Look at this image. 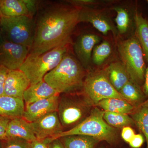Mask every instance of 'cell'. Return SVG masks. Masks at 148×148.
I'll return each mask as SVG.
<instances>
[{
    "instance_id": "3",
    "label": "cell",
    "mask_w": 148,
    "mask_h": 148,
    "mask_svg": "<svg viewBox=\"0 0 148 148\" xmlns=\"http://www.w3.org/2000/svg\"><path fill=\"white\" fill-rule=\"evenodd\" d=\"M70 42L40 54L29 53L19 70L24 72L31 84L43 80L48 73L59 64L68 52Z\"/></svg>"
},
{
    "instance_id": "8",
    "label": "cell",
    "mask_w": 148,
    "mask_h": 148,
    "mask_svg": "<svg viewBox=\"0 0 148 148\" xmlns=\"http://www.w3.org/2000/svg\"><path fill=\"white\" fill-rule=\"evenodd\" d=\"M30 48L4 40L0 43V66L9 70L19 68L26 60Z\"/></svg>"
},
{
    "instance_id": "21",
    "label": "cell",
    "mask_w": 148,
    "mask_h": 148,
    "mask_svg": "<svg viewBox=\"0 0 148 148\" xmlns=\"http://www.w3.org/2000/svg\"><path fill=\"white\" fill-rule=\"evenodd\" d=\"M2 16L7 17L29 15L23 0H0Z\"/></svg>"
},
{
    "instance_id": "30",
    "label": "cell",
    "mask_w": 148,
    "mask_h": 148,
    "mask_svg": "<svg viewBox=\"0 0 148 148\" xmlns=\"http://www.w3.org/2000/svg\"><path fill=\"white\" fill-rule=\"evenodd\" d=\"M11 119L0 115V140L8 141L6 132Z\"/></svg>"
},
{
    "instance_id": "19",
    "label": "cell",
    "mask_w": 148,
    "mask_h": 148,
    "mask_svg": "<svg viewBox=\"0 0 148 148\" xmlns=\"http://www.w3.org/2000/svg\"><path fill=\"white\" fill-rule=\"evenodd\" d=\"M135 22V36L140 42L148 63V18L135 10L134 16Z\"/></svg>"
},
{
    "instance_id": "14",
    "label": "cell",
    "mask_w": 148,
    "mask_h": 148,
    "mask_svg": "<svg viewBox=\"0 0 148 148\" xmlns=\"http://www.w3.org/2000/svg\"><path fill=\"white\" fill-rule=\"evenodd\" d=\"M100 41V37L93 34H84L77 38L74 43V51L84 68H86L90 64L92 51Z\"/></svg>"
},
{
    "instance_id": "7",
    "label": "cell",
    "mask_w": 148,
    "mask_h": 148,
    "mask_svg": "<svg viewBox=\"0 0 148 148\" xmlns=\"http://www.w3.org/2000/svg\"><path fill=\"white\" fill-rule=\"evenodd\" d=\"M82 86L86 99L96 106L100 101L108 98L125 100L111 84L106 70L88 75Z\"/></svg>"
},
{
    "instance_id": "1",
    "label": "cell",
    "mask_w": 148,
    "mask_h": 148,
    "mask_svg": "<svg viewBox=\"0 0 148 148\" xmlns=\"http://www.w3.org/2000/svg\"><path fill=\"white\" fill-rule=\"evenodd\" d=\"M81 9L67 3H52L38 8L29 53L42 54L70 42L71 35L79 23Z\"/></svg>"
},
{
    "instance_id": "2",
    "label": "cell",
    "mask_w": 148,
    "mask_h": 148,
    "mask_svg": "<svg viewBox=\"0 0 148 148\" xmlns=\"http://www.w3.org/2000/svg\"><path fill=\"white\" fill-rule=\"evenodd\" d=\"M84 68L74 56L67 52L43 80L58 94L71 92L83 86Z\"/></svg>"
},
{
    "instance_id": "23",
    "label": "cell",
    "mask_w": 148,
    "mask_h": 148,
    "mask_svg": "<svg viewBox=\"0 0 148 148\" xmlns=\"http://www.w3.org/2000/svg\"><path fill=\"white\" fill-rule=\"evenodd\" d=\"M119 92L126 101L135 107L142 104L146 97L141 87L132 80L125 85Z\"/></svg>"
},
{
    "instance_id": "10",
    "label": "cell",
    "mask_w": 148,
    "mask_h": 148,
    "mask_svg": "<svg viewBox=\"0 0 148 148\" xmlns=\"http://www.w3.org/2000/svg\"><path fill=\"white\" fill-rule=\"evenodd\" d=\"M31 123L38 140L51 139L64 131L57 112L47 114Z\"/></svg>"
},
{
    "instance_id": "28",
    "label": "cell",
    "mask_w": 148,
    "mask_h": 148,
    "mask_svg": "<svg viewBox=\"0 0 148 148\" xmlns=\"http://www.w3.org/2000/svg\"><path fill=\"white\" fill-rule=\"evenodd\" d=\"M67 3L74 6L83 8H93L102 5L106 2L103 1L97 0H68L66 2Z\"/></svg>"
},
{
    "instance_id": "13",
    "label": "cell",
    "mask_w": 148,
    "mask_h": 148,
    "mask_svg": "<svg viewBox=\"0 0 148 148\" xmlns=\"http://www.w3.org/2000/svg\"><path fill=\"white\" fill-rule=\"evenodd\" d=\"M30 85L24 72L19 69L9 70L5 80L4 95L23 99L24 92Z\"/></svg>"
},
{
    "instance_id": "11",
    "label": "cell",
    "mask_w": 148,
    "mask_h": 148,
    "mask_svg": "<svg viewBox=\"0 0 148 148\" xmlns=\"http://www.w3.org/2000/svg\"><path fill=\"white\" fill-rule=\"evenodd\" d=\"M90 23L95 29L104 35L110 32L116 34L117 30L111 19L104 12L92 8H81L79 22Z\"/></svg>"
},
{
    "instance_id": "31",
    "label": "cell",
    "mask_w": 148,
    "mask_h": 148,
    "mask_svg": "<svg viewBox=\"0 0 148 148\" xmlns=\"http://www.w3.org/2000/svg\"><path fill=\"white\" fill-rule=\"evenodd\" d=\"M27 7L29 16L34 17L36 14L38 8V2L35 0H23Z\"/></svg>"
},
{
    "instance_id": "37",
    "label": "cell",
    "mask_w": 148,
    "mask_h": 148,
    "mask_svg": "<svg viewBox=\"0 0 148 148\" xmlns=\"http://www.w3.org/2000/svg\"><path fill=\"white\" fill-rule=\"evenodd\" d=\"M49 148H65L59 139L53 140L50 143Z\"/></svg>"
},
{
    "instance_id": "42",
    "label": "cell",
    "mask_w": 148,
    "mask_h": 148,
    "mask_svg": "<svg viewBox=\"0 0 148 148\" xmlns=\"http://www.w3.org/2000/svg\"></svg>"
},
{
    "instance_id": "22",
    "label": "cell",
    "mask_w": 148,
    "mask_h": 148,
    "mask_svg": "<svg viewBox=\"0 0 148 148\" xmlns=\"http://www.w3.org/2000/svg\"><path fill=\"white\" fill-rule=\"evenodd\" d=\"M65 148H93L99 140L90 136L73 135L59 138Z\"/></svg>"
},
{
    "instance_id": "27",
    "label": "cell",
    "mask_w": 148,
    "mask_h": 148,
    "mask_svg": "<svg viewBox=\"0 0 148 148\" xmlns=\"http://www.w3.org/2000/svg\"><path fill=\"white\" fill-rule=\"evenodd\" d=\"M113 9L117 13L115 21L118 31L120 34H125L130 27L131 21L129 12L127 10L119 7H115Z\"/></svg>"
},
{
    "instance_id": "17",
    "label": "cell",
    "mask_w": 148,
    "mask_h": 148,
    "mask_svg": "<svg viewBox=\"0 0 148 148\" xmlns=\"http://www.w3.org/2000/svg\"><path fill=\"white\" fill-rule=\"evenodd\" d=\"M25 109L23 99L5 95L0 96V115L11 119L22 117Z\"/></svg>"
},
{
    "instance_id": "29",
    "label": "cell",
    "mask_w": 148,
    "mask_h": 148,
    "mask_svg": "<svg viewBox=\"0 0 148 148\" xmlns=\"http://www.w3.org/2000/svg\"><path fill=\"white\" fill-rule=\"evenodd\" d=\"M4 148H29L30 143L22 139H12L6 141Z\"/></svg>"
},
{
    "instance_id": "18",
    "label": "cell",
    "mask_w": 148,
    "mask_h": 148,
    "mask_svg": "<svg viewBox=\"0 0 148 148\" xmlns=\"http://www.w3.org/2000/svg\"><path fill=\"white\" fill-rule=\"evenodd\" d=\"M106 71L111 84L118 92L131 80L126 69L121 62L111 63Z\"/></svg>"
},
{
    "instance_id": "25",
    "label": "cell",
    "mask_w": 148,
    "mask_h": 148,
    "mask_svg": "<svg viewBox=\"0 0 148 148\" xmlns=\"http://www.w3.org/2000/svg\"><path fill=\"white\" fill-rule=\"evenodd\" d=\"M103 119L109 125L113 127L129 126L134 123L132 118L127 114L104 111Z\"/></svg>"
},
{
    "instance_id": "16",
    "label": "cell",
    "mask_w": 148,
    "mask_h": 148,
    "mask_svg": "<svg viewBox=\"0 0 148 148\" xmlns=\"http://www.w3.org/2000/svg\"><path fill=\"white\" fill-rule=\"evenodd\" d=\"M59 94L44 80L31 84L25 90L23 99L25 106Z\"/></svg>"
},
{
    "instance_id": "40",
    "label": "cell",
    "mask_w": 148,
    "mask_h": 148,
    "mask_svg": "<svg viewBox=\"0 0 148 148\" xmlns=\"http://www.w3.org/2000/svg\"><path fill=\"white\" fill-rule=\"evenodd\" d=\"M147 2H148V1H147Z\"/></svg>"
},
{
    "instance_id": "34",
    "label": "cell",
    "mask_w": 148,
    "mask_h": 148,
    "mask_svg": "<svg viewBox=\"0 0 148 148\" xmlns=\"http://www.w3.org/2000/svg\"><path fill=\"white\" fill-rule=\"evenodd\" d=\"M135 135L134 130L130 126H125L123 128L121 137L126 143H129Z\"/></svg>"
},
{
    "instance_id": "32",
    "label": "cell",
    "mask_w": 148,
    "mask_h": 148,
    "mask_svg": "<svg viewBox=\"0 0 148 148\" xmlns=\"http://www.w3.org/2000/svg\"><path fill=\"white\" fill-rule=\"evenodd\" d=\"M9 71L4 66H0V96L4 95L5 85Z\"/></svg>"
},
{
    "instance_id": "38",
    "label": "cell",
    "mask_w": 148,
    "mask_h": 148,
    "mask_svg": "<svg viewBox=\"0 0 148 148\" xmlns=\"http://www.w3.org/2000/svg\"><path fill=\"white\" fill-rule=\"evenodd\" d=\"M4 40H3L1 32V30H0V43H1Z\"/></svg>"
},
{
    "instance_id": "5",
    "label": "cell",
    "mask_w": 148,
    "mask_h": 148,
    "mask_svg": "<svg viewBox=\"0 0 148 148\" xmlns=\"http://www.w3.org/2000/svg\"><path fill=\"white\" fill-rule=\"evenodd\" d=\"M118 49L122 63L130 79L143 87L147 67L145 54L138 40L135 36H132L120 42L118 45Z\"/></svg>"
},
{
    "instance_id": "9",
    "label": "cell",
    "mask_w": 148,
    "mask_h": 148,
    "mask_svg": "<svg viewBox=\"0 0 148 148\" xmlns=\"http://www.w3.org/2000/svg\"><path fill=\"white\" fill-rule=\"evenodd\" d=\"M85 108L82 104L70 98L60 99L57 113L62 126H76L80 123L85 114Z\"/></svg>"
},
{
    "instance_id": "41",
    "label": "cell",
    "mask_w": 148,
    "mask_h": 148,
    "mask_svg": "<svg viewBox=\"0 0 148 148\" xmlns=\"http://www.w3.org/2000/svg\"><path fill=\"white\" fill-rule=\"evenodd\" d=\"M0 148H1V147H0Z\"/></svg>"
},
{
    "instance_id": "12",
    "label": "cell",
    "mask_w": 148,
    "mask_h": 148,
    "mask_svg": "<svg viewBox=\"0 0 148 148\" xmlns=\"http://www.w3.org/2000/svg\"><path fill=\"white\" fill-rule=\"evenodd\" d=\"M59 95L57 94L25 106L22 118L32 123L47 114L57 112L60 100Z\"/></svg>"
},
{
    "instance_id": "24",
    "label": "cell",
    "mask_w": 148,
    "mask_h": 148,
    "mask_svg": "<svg viewBox=\"0 0 148 148\" xmlns=\"http://www.w3.org/2000/svg\"><path fill=\"white\" fill-rule=\"evenodd\" d=\"M132 118L134 123L145 135L148 148V98L134 110Z\"/></svg>"
},
{
    "instance_id": "15",
    "label": "cell",
    "mask_w": 148,
    "mask_h": 148,
    "mask_svg": "<svg viewBox=\"0 0 148 148\" xmlns=\"http://www.w3.org/2000/svg\"><path fill=\"white\" fill-rule=\"evenodd\" d=\"M8 140L22 139L29 143L37 140L31 123L23 118H16L10 120L6 132Z\"/></svg>"
},
{
    "instance_id": "39",
    "label": "cell",
    "mask_w": 148,
    "mask_h": 148,
    "mask_svg": "<svg viewBox=\"0 0 148 148\" xmlns=\"http://www.w3.org/2000/svg\"><path fill=\"white\" fill-rule=\"evenodd\" d=\"M1 16H2L1 14V10H0V17H1Z\"/></svg>"
},
{
    "instance_id": "36",
    "label": "cell",
    "mask_w": 148,
    "mask_h": 148,
    "mask_svg": "<svg viewBox=\"0 0 148 148\" xmlns=\"http://www.w3.org/2000/svg\"><path fill=\"white\" fill-rule=\"evenodd\" d=\"M142 90L146 97L148 98V63L146 69L145 82L142 87Z\"/></svg>"
},
{
    "instance_id": "35",
    "label": "cell",
    "mask_w": 148,
    "mask_h": 148,
    "mask_svg": "<svg viewBox=\"0 0 148 148\" xmlns=\"http://www.w3.org/2000/svg\"><path fill=\"white\" fill-rule=\"evenodd\" d=\"M144 142V139L141 134H135L129 142L130 146L132 148H139L142 147Z\"/></svg>"
},
{
    "instance_id": "26",
    "label": "cell",
    "mask_w": 148,
    "mask_h": 148,
    "mask_svg": "<svg viewBox=\"0 0 148 148\" xmlns=\"http://www.w3.org/2000/svg\"><path fill=\"white\" fill-rule=\"evenodd\" d=\"M112 51L110 42L108 41H103L93 49L91 57L92 62L95 65L101 66L110 56Z\"/></svg>"
},
{
    "instance_id": "6",
    "label": "cell",
    "mask_w": 148,
    "mask_h": 148,
    "mask_svg": "<svg viewBox=\"0 0 148 148\" xmlns=\"http://www.w3.org/2000/svg\"><path fill=\"white\" fill-rule=\"evenodd\" d=\"M0 30L5 40L30 48L34 42L35 21L29 15L0 17Z\"/></svg>"
},
{
    "instance_id": "20",
    "label": "cell",
    "mask_w": 148,
    "mask_h": 148,
    "mask_svg": "<svg viewBox=\"0 0 148 148\" xmlns=\"http://www.w3.org/2000/svg\"><path fill=\"white\" fill-rule=\"evenodd\" d=\"M96 106L106 112L127 114L132 113L135 108L126 100L115 98L104 99L99 102Z\"/></svg>"
},
{
    "instance_id": "4",
    "label": "cell",
    "mask_w": 148,
    "mask_h": 148,
    "mask_svg": "<svg viewBox=\"0 0 148 148\" xmlns=\"http://www.w3.org/2000/svg\"><path fill=\"white\" fill-rule=\"evenodd\" d=\"M104 112L95 108L91 111L89 116L78 124L50 138L52 142L56 139L69 135H82L90 136L99 141L113 142L116 137V130L105 121L103 119Z\"/></svg>"
},
{
    "instance_id": "33",
    "label": "cell",
    "mask_w": 148,
    "mask_h": 148,
    "mask_svg": "<svg viewBox=\"0 0 148 148\" xmlns=\"http://www.w3.org/2000/svg\"><path fill=\"white\" fill-rule=\"evenodd\" d=\"M51 143L50 138L43 140H36L30 143L29 148H49Z\"/></svg>"
}]
</instances>
